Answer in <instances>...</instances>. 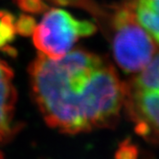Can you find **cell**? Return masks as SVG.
Here are the masks:
<instances>
[{"label": "cell", "instance_id": "obj_1", "mask_svg": "<svg viewBox=\"0 0 159 159\" xmlns=\"http://www.w3.org/2000/svg\"><path fill=\"white\" fill-rule=\"evenodd\" d=\"M29 74L44 121L62 133L110 127L124 107L125 86L115 69L85 50L70 51L59 60L40 53Z\"/></svg>", "mask_w": 159, "mask_h": 159}, {"label": "cell", "instance_id": "obj_2", "mask_svg": "<svg viewBox=\"0 0 159 159\" xmlns=\"http://www.w3.org/2000/svg\"><path fill=\"white\" fill-rule=\"evenodd\" d=\"M134 75L124 84V107L136 132L146 140L159 143V52Z\"/></svg>", "mask_w": 159, "mask_h": 159}, {"label": "cell", "instance_id": "obj_3", "mask_svg": "<svg viewBox=\"0 0 159 159\" xmlns=\"http://www.w3.org/2000/svg\"><path fill=\"white\" fill-rule=\"evenodd\" d=\"M112 54L121 69L136 74L150 62L157 45L135 20L129 4L120 7L112 21Z\"/></svg>", "mask_w": 159, "mask_h": 159}, {"label": "cell", "instance_id": "obj_4", "mask_svg": "<svg viewBox=\"0 0 159 159\" xmlns=\"http://www.w3.org/2000/svg\"><path fill=\"white\" fill-rule=\"evenodd\" d=\"M96 32L91 21L80 20L65 10L50 9L33 32V42L41 54L59 60L70 52L74 44L82 38Z\"/></svg>", "mask_w": 159, "mask_h": 159}, {"label": "cell", "instance_id": "obj_5", "mask_svg": "<svg viewBox=\"0 0 159 159\" xmlns=\"http://www.w3.org/2000/svg\"><path fill=\"white\" fill-rule=\"evenodd\" d=\"M13 76L10 66L0 60V141L8 140L14 133L13 118L16 91Z\"/></svg>", "mask_w": 159, "mask_h": 159}, {"label": "cell", "instance_id": "obj_6", "mask_svg": "<svg viewBox=\"0 0 159 159\" xmlns=\"http://www.w3.org/2000/svg\"><path fill=\"white\" fill-rule=\"evenodd\" d=\"M129 4L135 20L159 46V0H132Z\"/></svg>", "mask_w": 159, "mask_h": 159}, {"label": "cell", "instance_id": "obj_7", "mask_svg": "<svg viewBox=\"0 0 159 159\" xmlns=\"http://www.w3.org/2000/svg\"><path fill=\"white\" fill-rule=\"evenodd\" d=\"M16 17L5 11H0V50L11 43L16 34Z\"/></svg>", "mask_w": 159, "mask_h": 159}, {"label": "cell", "instance_id": "obj_8", "mask_svg": "<svg viewBox=\"0 0 159 159\" xmlns=\"http://www.w3.org/2000/svg\"><path fill=\"white\" fill-rule=\"evenodd\" d=\"M37 24L32 16L21 15L16 19V30L21 36H30L33 34Z\"/></svg>", "mask_w": 159, "mask_h": 159}, {"label": "cell", "instance_id": "obj_9", "mask_svg": "<svg viewBox=\"0 0 159 159\" xmlns=\"http://www.w3.org/2000/svg\"><path fill=\"white\" fill-rule=\"evenodd\" d=\"M15 1L22 10L29 13H39L48 8L42 0H15Z\"/></svg>", "mask_w": 159, "mask_h": 159}, {"label": "cell", "instance_id": "obj_10", "mask_svg": "<svg viewBox=\"0 0 159 159\" xmlns=\"http://www.w3.org/2000/svg\"><path fill=\"white\" fill-rule=\"evenodd\" d=\"M117 159H136V151L131 146L124 144V146L118 151Z\"/></svg>", "mask_w": 159, "mask_h": 159}, {"label": "cell", "instance_id": "obj_11", "mask_svg": "<svg viewBox=\"0 0 159 159\" xmlns=\"http://www.w3.org/2000/svg\"><path fill=\"white\" fill-rule=\"evenodd\" d=\"M0 159H3V156H2V153L0 152Z\"/></svg>", "mask_w": 159, "mask_h": 159}]
</instances>
